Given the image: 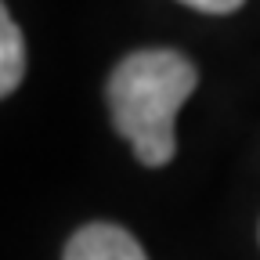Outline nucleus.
I'll return each instance as SVG.
<instances>
[{
	"instance_id": "20e7f679",
	"label": "nucleus",
	"mask_w": 260,
	"mask_h": 260,
	"mask_svg": "<svg viewBox=\"0 0 260 260\" xmlns=\"http://www.w3.org/2000/svg\"><path fill=\"white\" fill-rule=\"evenodd\" d=\"M181 4H188L195 11H206V15H232L235 8L246 4V0H181Z\"/></svg>"
},
{
	"instance_id": "7ed1b4c3",
	"label": "nucleus",
	"mask_w": 260,
	"mask_h": 260,
	"mask_svg": "<svg viewBox=\"0 0 260 260\" xmlns=\"http://www.w3.org/2000/svg\"><path fill=\"white\" fill-rule=\"evenodd\" d=\"M0 94H11L22 76H25V44H22V29L8 11H0Z\"/></svg>"
},
{
	"instance_id": "f03ea898",
	"label": "nucleus",
	"mask_w": 260,
	"mask_h": 260,
	"mask_svg": "<svg viewBox=\"0 0 260 260\" xmlns=\"http://www.w3.org/2000/svg\"><path fill=\"white\" fill-rule=\"evenodd\" d=\"M61 260H148L138 239L119 224H87L69 239Z\"/></svg>"
},
{
	"instance_id": "f257e3e1",
	"label": "nucleus",
	"mask_w": 260,
	"mask_h": 260,
	"mask_svg": "<svg viewBox=\"0 0 260 260\" xmlns=\"http://www.w3.org/2000/svg\"><path fill=\"white\" fill-rule=\"evenodd\" d=\"M199 73L181 51H134L126 54L105 87L116 130L130 141L145 167H167L177 152L174 119L191 98Z\"/></svg>"
}]
</instances>
